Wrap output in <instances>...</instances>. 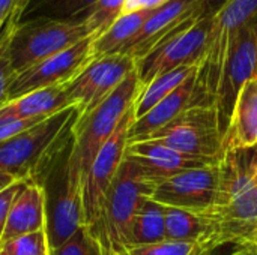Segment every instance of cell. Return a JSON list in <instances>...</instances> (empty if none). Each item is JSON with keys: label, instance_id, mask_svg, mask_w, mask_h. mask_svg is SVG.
<instances>
[{"label": "cell", "instance_id": "d590c367", "mask_svg": "<svg viewBox=\"0 0 257 255\" xmlns=\"http://www.w3.org/2000/svg\"><path fill=\"white\" fill-rule=\"evenodd\" d=\"M15 182H18V179H15L12 174L0 171V192L5 191L6 188H9L11 185H14Z\"/></svg>", "mask_w": 257, "mask_h": 255}, {"label": "cell", "instance_id": "4dcf8cb0", "mask_svg": "<svg viewBox=\"0 0 257 255\" xmlns=\"http://www.w3.org/2000/svg\"><path fill=\"white\" fill-rule=\"evenodd\" d=\"M27 182L24 180H18L14 185H11L9 188H6L5 191L0 192V240H2V234L5 230V224H6V218H8V212L17 197V194L21 191V188L26 185Z\"/></svg>", "mask_w": 257, "mask_h": 255}, {"label": "cell", "instance_id": "5b68a950", "mask_svg": "<svg viewBox=\"0 0 257 255\" xmlns=\"http://www.w3.org/2000/svg\"><path fill=\"white\" fill-rule=\"evenodd\" d=\"M133 108L123 116L114 134L101 147L83 182L84 224L92 236L101 243L105 255H111V249L104 224V204L110 185L123 161L128 144V132L136 119Z\"/></svg>", "mask_w": 257, "mask_h": 255}, {"label": "cell", "instance_id": "e575fe53", "mask_svg": "<svg viewBox=\"0 0 257 255\" xmlns=\"http://www.w3.org/2000/svg\"><path fill=\"white\" fill-rule=\"evenodd\" d=\"M205 18H212L229 0H202Z\"/></svg>", "mask_w": 257, "mask_h": 255}, {"label": "cell", "instance_id": "44dd1931", "mask_svg": "<svg viewBox=\"0 0 257 255\" xmlns=\"http://www.w3.org/2000/svg\"><path fill=\"white\" fill-rule=\"evenodd\" d=\"M96 0H27L17 24L33 20L83 24Z\"/></svg>", "mask_w": 257, "mask_h": 255}, {"label": "cell", "instance_id": "277c9868", "mask_svg": "<svg viewBox=\"0 0 257 255\" xmlns=\"http://www.w3.org/2000/svg\"><path fill=\"white\" fill-rule=\"evenodd\" d=\"M140 92L142 84L137 71H134L99 105L75 120L72 129L74 161L83 182L101 147L114 134L123 116L134 107Z\"/></svg>", "mask_w": 257, "mask_h": 255}, {"label": "cell", "instance_id": "9a60e30c", "mask_svg": "<svg viewBox=\"0 0 257 255\" xmlns=\"http://www.w3.org/2000/svg\"><path fill=\"white\" fill-rule=\"evenodd\" d=\"M203 18L202 0H172L152 12L140 32L119 54H126L137 62L164 41Z\"/></svg>", "mask_w": 257, "mask_h": 255}, {"label": "cell", "instance_id": "f1b7e54d", "mask_svg": "<svg viewBox=\"0 0 257 255\" xmlns=\"http://www.w3.org/2000/svg\"><path fill=\"white\" fill-rule=\"evenodd\" d=\"M18 15H14L8 20V23L3 27L2 36H0V108L9 101L8 93H9V86L14 80V69L11 65V57H9V38L12 33L14 26L17 24Z\"/></svg>", "mask_w": 257, "mask_h": 255}, {"label": "cell", "instance_id": "5bb4252c", "mask_svg": "<svg viewBox=\"0 0 257 255\" xmlns=\"http://www.w3.org/2000/svg\"><path fill=\"white\" fill-rule=\"evenodd\" d=\"M134 71L136 60L126 54L102 56L66 83L65 92L77 107L78 116H83L99 105Z\"/></svg>", "mask_w": 257, "mask_h": 255}, {"label": "cell", "instance_id": "484cf974", "mask_svg": "<svg viewBox=\"0 0 257 255\" xmlns=\"http://www.w3.org/2000/svg\"><path fill=\"white\" fill-rule=\"evenodd\" d=\"M125 0H96L83 23L90 36H101L123 14Z\"/></svg>", "mask_w": 257, "mask_h": 255}, {"label": "cell", "instance_id": "e0dca14e", "mask_svg": "<svg viewBox=\"0 0 257 255\" xmlns=\"http://www.w3.org/2000/svg\"><path fill=\"white\" fill-rule=\"evenodd\" d=\"M197 72L184 81L161 102H158L154 108H151L145 116L134 119L128 132V143L146 140L149 135L167 126L182 111L193 105H211L197 86Z\"/></svg>", "mask_w": 257, "mask_h": 255}, {"label": "cell", "instance_id": "f546056e", "mask_svg": "<svg viewBox=\"0 0 257 255\" xmlns=\"http://www.w3.org/2000/svg\"><path fill=\"white\" fill-rule=\"evenodd\" d=\"M2 255H48L45 230L15 237L0 246Z\"/></svg>", "mask_w": 257, "mask_h": 255}, {"label": "cell", "instance_id": "1f68e13d", "mask_svg": "<svg viewBox=\"0 0 257 255\" xmlns=\"http://www.w3.org/2000/svg\"><path fill=\"white\" fill-rule=\"evenodd\" d=\"M172 0H125L123 14L139 12V11H152L167 5Z\"/></svg>", "mask_w": 257, "mask_h": 255}, {"label": "cell", "instance_id": "cb8c5ba5", "mask_svg": "<svg viewBox=\"0 0 257 255\" xmlns=\"http://www.w3.org/2000/svg\"><path fill=\"white\" fill-rule=\"evenodd\" d=\"M164 224H166V240L205 242L209 246L211 225L205 216L182 209L164 206Z\"/></svg>", "mask_w": 257, "mask_h": 255}, {"label": "cell", "instance_id": "ab89813d", "mask_svg": "<svg viewBox=\"0 0 257 255\" xmlns=\"http://www.w3.org/2000/svg\"><path fill=\"white\" fill-rule=\"evenodd\" d=\"M0 255H2V254H0Z\"/></svg>", "mask_w": 257, "mask_h": 255}, {"label": "cell", "instance_id": "ac0fdd59", "mask_svg": "<svg viewBox=\"0 0 257 255\" xmlns=\"http://www.w3.org/2000/svg\"><path fill=\"white\" fill-rule=\"evenodd\" d=\"M45 230V198L42 188L27 182L17 194L6 218L0 246L15 237Z\"/></svg>", "mask_w": 257, "mask_h": 255}, {"label": "cell", "instance_id": "6da1fadb", "mask_svg": "<svg viewBox=\"0 0 257 255\" xmlns=\"http://www.w3.org/2000/svg\"><path fill=\"white\" fill-rule=\"evenodd\" d=\"M218 168L217 203L205 215L214 251L235 245L257 230V147L224 150Z\"/></svg>", "mask_w": 257, "mask_h": 255}, {"label": "cell", "instance_id": "d6986e66", "mask_svg": "<svg viewBox=\"0 0 257 255\" xmlns=\"http://www.w3.org/2000/svg\"><path fill=\"white\" fill-rule=\"evenodd\" d=\"M253 147H257V77L241 87L223 140V152Z\"/></svg>", "mask_w": 257, "mask_h": 255}, {"label": "cell", "instance_id": "30bf717a", "mask_svg": "<svg viewBox=\"0 0 257 255\" xmlns=\"http://www.w3.org/2000/svg\"><path fill=\"white\" fill-rule=\"evenodd\" d=\"M212 18H203L170 39L155 47L151 53L136 62V71L142 87L155 77L182 66L202 68L208 50Z\"/></svg>", "mask_w": 257, "mask_h": 255}, {"label": "cell", "instance_id": "f35d334b", "mask_svg": "<svg viewBox=\"0 0 257 255\" xmlns=\"http://www.w3.org/2000/svg\"><path fill=\"white\" fill-rule=\"evenodd\" d=\"M114 255H128V252L126 251H122V252H116Z\"/></svg>", "mask_w": 257, "mask_h": 255}, {"label": "cell", "instance_id": "74e56055", "mask_svg": "<svg viewBox=\"0 0 257 255\" xmlns=\"http://www.w3.org/2000/svg\"><path fill=\"white\" fill-rule=\"evenodd\" d=\"M8 23V21H6ZM6 23H3V21H0V36H2V32H3V27H5V24Z\"/></svg>", "mask_w": 257, "mask_h": 255}, {"label": "cell", "instance_id": "d4e9b609", "mask_svg": "<svg viewBox=\"0 0 257 255\" xmlns=\"http://www.w3.org/2000/svg\"><path fill=\"white\" fill-rule=\"evenodd\" d=\"M199 69H200L199 66H182V68H176L173 71H169L166 74L155 77L151 83L142 87V92L133 108L134 117L139 119L145 116L151 108H154L173 90H176L184 81H187Z\"/></svg>", "mask_w": 257, "mask_h": 255}, {"label": "cell", "instance_id": "3957f363", "mask_svg": "<svg viewBox=\"0 0 257 255\" xmlns=\"http://www.w3.org/2000/svg\"><path fill=\"white\" fill-rule=\"evenodd\" d=\"M77 107L65 108L0 144V171L33 182L51 156L72 137Z\"/></svg>", "mask_w": 257, "mask_h": 255}, {"label": "cell", "instance_id": "8fae6325", "mask_svg": "<svg viewBox=\"0 0 257 255\" xmlns=\"http://www.w3.org/2000/svg\"><path fill=\"white\" fill-rule=\"evenodd\" d=\"M95 36H87L75 45L50 56L33 66L14 75L9 86V101L21 98L35 90L63 86L74 80L92 60V44ZM8 101V102H9Z\"/></svg>", "mask_w": 257, "mask_h": 255}, {"label": "cell", "instance_id": "4fadbf2b", "mask_svg": "<svg viewBox=\"0 0 257 255\" xmlns=\"http://www.w3.org/2000/svg\"><path fill=\"white\" fill-rule=\"evenodd\" d=\"M256 15L257 0H229L212 17L208 56L197 72V86L211 105H214V95L226 50L238 30Z\"/></svg>", "mask_w": 257, "mask_h": 255}, {"label": "cell", "instance_id": "8d00e7d4", "mask_svg": "<svg viewBox=\"0 0 257 255\" xmlns=\"http://www.w3.org/2000/svg\"><path fill=\"white\" fill-rule=\"evenodd\" d=\"M212 255H221L220 254V248H218V249H215V251H214V254ZM227 255H230V245H229V252H227Z\"/></svg>", "mask_w": 257, "mask_h": 255}, {"label": "cell", "instance_id": "8992f818", "mask_svg": "<svg viewBox=\"0 0 257 255\" xmlns=\"http://www.w3.org/2000/svg\"><path fill=\"white\" fill-rule=\"evenodd\" d=\"M154 188L155 182L140 165L123 155L104 204V224L111 255L126 249L134 216L143 198H151Z\"/></svg>", "mask_w": 257, "mask_h": 255}, {"label": "cell", "instance_id": "7402d4cb", "mask_svg": "<svg viewBox=\"0 0 257 255\" xmlns=\"http://www.w3.org/2000/svg\"><path fill=\"white\" fill-rule=\"evenodd\" d=\"M155 9L122 14L107 32L95 38L92 44L93 59L110 56V54H119L122 48L140 32V29L145 26V23L148 21V18L152 15Z\"/></svg>", "mask_w": 257, "mask_h": 255}, {"label": "cell", "instance_id": "52a82bcc", "mask_svg": "<svg viewBox=\"0 0 257 255\" xmlns=\"http://www.w3.org/2000/svg\"><path fill=\"white\" fill-rule=\"evenodd\" d=\"M90 36L84 24L33 20L15 24L9 38V57L15 74Z\"/></svg>", "mask_w": 257, "mask_h": 255}, {"label": "cell", "instance_id": "603a6c76", "mask_svg": "<svg viewBox=\"0 0 257 255\" xmlns=\"http://www.w3.org/2000/svg\"><path fill=\"white\" fill-rule=\"evenodd\" d=\"M163 240H166L164 206L146 197L134 216L128 246L152 245Z\"/></svg>", "mask_w": 257, "mask_h": 255}, {"label": "cell", "instance_id": "4316f807", "mask_svg": "<svg viewBox=\"0 0 257 255\" xmlns=\"http://www.w3.org/2000/svg\"><path fill=\"white\" fill-rule=\"evenodd\" d=\"M128 255H212L214 251L205 242H172L163 240L152 245L128 246Z\"/></svg>", "mask_w": 257, "mask_h": 255}, {"label": "cell", "instance_id": "d6a6232c", "mask_svg": "<svg viewBox=\"0 0 257 255\" xmlns=\"http://www.w3.org/2000/svg\"><path fill=\"white\" fill-rule=\"evenodd\" d=\"M230 255H257V230L238 243L230 245Z\"/></svg>", "mask_w": 257, "mask_h": 255}, {"label": "cell", "instance_id": "7a4b0ae2", "mask_svg": "<svg viewBox=\"0 0 257 255\" xmlns=\"http://www.w3.org/2000/svg\"><path fill=\"white\" fill-rule=\"evenodd\" d=\"M44 191L48 249L59 248L84 224L83 177L74 161L71 137L33 180Z\"/></svg>", "mask_w": 257, "mask_h": 255}, {"label": "cell", "instance_id": "7c38bea8", "mask_svg": "<svg viewBox=\"0 0 257 255\" xmlns=\"http://www.w3.org/2000/svg\"><path fill=\"white\" fill-rule=\"evenodd\" d=\"M218 162L157 182L151 198L167 207L182 209L200 216L208 215L217 203L220 183Z\"/></svg>", "mask_w": 257, "mask_h": 255}, {"label": "cell", "instance_id": "83f0119b", "mask_svg": "<svg viewBox=\"0 0 257 255\" xmlns=\"http://www.w3.org/2000/svg\"><path fill=\"white\" fill-rule=\"evenodd\" d=\"M48 255H105V252L87 227L81 225L59 248L48 249Z\"/></svg>", "mask_w": 257, "mask_h": 255}, {"label": "cell", "instance_id": "ba28073f", "mask_svg": "<svg viewBox=\"0 0 257 255\" xmlns=\"http://www.w3.org/2000/svg\"><path fill=\"white\" fill-rule=\"evenodd\" d=\"M146 140H155L185 155L220 159L224 135L215 107L193 105Z\"/></svg>", "mask_w": 257, "mask_h": 255}, {"label": "cell", "instance_id": "9c48e42d", "mask_svg": "<svg viewBox=\"0 0 257 255\" xmlns=\"http://www.w3.org/2000/svg\"><path fill=\"white\" fill-rule=\"evenodd\" d=\"M254 77H257V15L233 36L221 63L214 107L218 113L223 135L229 126L241 87Z\"/></svg>", "mask_w": 257, "mask_h": 255}, {"label": "cell", "instance_id": "836d02e7", "mask_svg": "<svg viewBox=\"0 0 257 255\" xmlns=\"http://www.w3.org/2000/svg\"><path fill=\"white\" fill-rule=\"evenodd\" d=\"M27 0H0V21L6 23L11 17L20 15Z\"/></svg>", "mask_w": 257, "mask_h": 255}, {"label": "cell", "instance_id": "ffe728a7", "mask_svg": "<svg viewBox=\"0 0 257 255\" xmlns=\"http://www.w3.org/2000/svg\"><path fill=\"white\" fill-rule=\"evenodd\" d=\"M69 107L75 105L68 98L63 84L35 90L21 98L12 99L0 108V114L17 119H36L50 117Z\"/></svg>", "mask_w": 257, "mask_h": 255}, {"label": "cell", "instance_id": "2e32d148", "mask_svg": "<svg viewBox=\"0 0 257 255\" xmlns=\"http://www.w3.org/2000/svg\"><path fill=\"white\" fill-rule=\"evenodd\" d=\"M125 156L134 161L137 165H140L146 176L151 177L155 183L188 170L203 168L217 164L221 159L185 155L155 140L128 143L125 149Z\"/></svg>", "mask_w": 257, "mask_h": 255}]
</instances>
